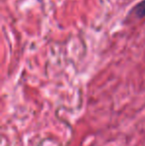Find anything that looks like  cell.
Returning <instances> with one entry per match:
<instances>
[{"label": "cell", "instance_id": "1", "mask_svg": "<svg viewBox=\"0 0 145 146\" xmlns=\"http://www.w3.org/2000/svg\"><path fill=\"white\" fill-rule=\"evenodd\" d=\"M131 13L133 14L134 17L138 18V19L145 17V0H142L138 4H136L133 9L131 10Z\"/></svg>", "mask_w": 145, "mask_h": 146}]
</instances>
